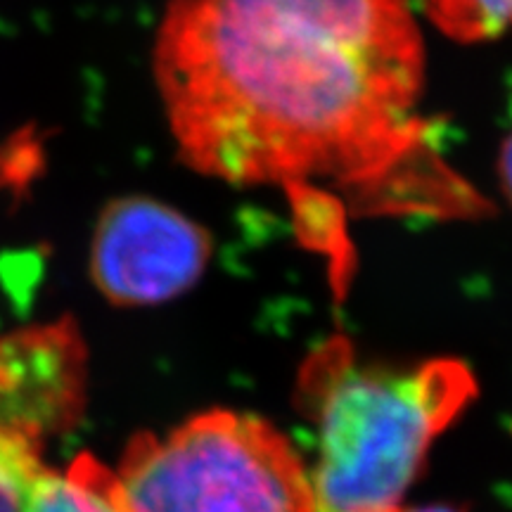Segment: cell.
<instances>
[{"label": "cell", "instance_id": "30bf717a", "mask_svg": "<svg viewBox=\"0 0 512 512\" xmlns=\"http://www.w3.org/2000/svg\"><path fill=\"white\" fill-rule=\"evenodd\" d=\"M392 512H456V510H446V508H422V510H401L396 508Z\"/></svg>", "mask_w": 512, "mask_h": 512}, {"label": "cell", "instance_id": "3957f363", "mask_svg": "<svg viewBox=\"0 0 512 512\" xmlns=\"http://www.w3.org/2000/svg\"><path fill=\"white\" fill-rule=\"evenodd\" d=\"M107 484L121 512H318L302 456L271 422L238 411L138 434Z\"/></svg>", "mask_w": 512, "mask_h": 512}, {"label": "cell", "instance_id": "9c48e42d", "mask_svg": "<svg viewBox=\"0 0 512 512\" xmlns=\"http://www.w3.org/2000/svg\"><path fill=\"white\" fill-rule=\"evenodd\" d=\"M498 178H501L505 197H508V202L512 204V133L505 138L501 155H498Z\"/></svg>", "mask_w": 512, "mask_h": 512}, {"label": "cell", "instance_id": "52a82bcc", "mask_svg": "<svg viewBox=\"0 0 512 512\" xmlns=\"http://www.w3.org/2000/svg\"><path fill=\"white\" fill-rule=\"evenodd\" d=\"M425 12L441 34L463 43L512 31V0H425Z\"/></svg>", "mask_w": 512, "mask_h": 512}, {"label": "cell", "instance_id": "8992f818", "mask_svg": "<svg viewBox=\"0 0 512 512\" xmlns=\"http://www.w3.org/2000/svg\"><path fill=\"white\" fill-rule=\"evenodd\" d=\"M110 470L79 456L67 475L38 470L24 494L22 512H121L110 494Z\"/></svg>", "mask_w": 512, "mask_h": 512}, {"label": "cell", "instance_id": "ba28073f", "mask_svg": "<svg viewBox=\"0 0 512 512\" xmlns=\"http://www.w3.org/2000/svg\"><path fill=\"white\" fill-rule=\"evenodd\" d=\"M38 470V448L0 430V512H22L24 494Z\"/></svg>", "mask_w": 512, "mask_h": 512}, {"label": "cell", "instance_id": "5b68a950", "mask_svg": "<svg viewBox=\"0 0 512 512\" xmlns=\"http://www.w3.org/2000/svg\"><path fill=\"white\" fill-rule=\"evenodd\" d=\"M86 344L74 318L0 337V430L41 448L86 406Z\"/></svg>", "mask_w": 512, "mask_h": 512}, {"label": "cell", "instance_id": "277c9868", "mask_svg": "<svg viewBox=\"0 0 512 512\" xmlns=\"http://www.w3.org/2000/svg\"><path fill=\"white\" fill-rule=\"evenodd\" d=\"M209 256L202 223L155 197L124 195L102 207L88 266L110 304L155 306L200 283Z\"/></svg>", "mask_w": 512, "mask_h": 512}, {"label": "cell", "instance_id": "7a4b0ae2", "mask_svg": "<svg viewBox=\"0 0 512 512\" xmlns=\"http://www.w3.org/2000/svg\"><path fill=\"white\" fill-rule=\"evenodd\" d=\"M475 392V375L453 358L392 370L363 366L339 339L320 349L302 375L318 430L311 472L318 512L399 508L432 441Z\"/></svg>", "mask_w": 512, "mask_h": 512}, {"label": "cell", "instance_id": "6da1fadb", "mask_svg": "<svg viewBox=\"0 0 512 512\" xmlns=\"http://www.w3.org/2000/svg\"><path fill=\"white\" fill-rule=\"evenodd\" d=\"M152 74L178 157L233 185L370 181L420 138L411 0H169Z\"/></svg>", "mask_w": 512, "mask_h": 512}]
</instances>
